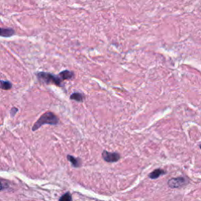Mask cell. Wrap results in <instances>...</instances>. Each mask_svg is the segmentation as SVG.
Here are the masks:
<instances>
[{"instance_id":"obj_1","label":"cell","mask_w":201,"mask_h":201,"mask_svg":"<svg viewBox=\"0 0 201 201\" xmlns=\"http://www.w3.org/2000/svg\"><path fill=\"white\" fill-rule=\"evenodd\" d=\"M59 119L57 116H55L53 112H47L46 113H44L40 118L37 120L36 124H34L32 130L34 131H36L37 129H39V127L44 124H51V125H56L58 124Z\"/></svg>"},{"instance_id":"obj_2","label":"cell","mask_w":201,"mask_h":201,"mask_svg":"<svg viewBox=\"0 0 201 201\" xmlns=\"http://www.w3.org/2000/svg\"><path fill=\"white\" fill-rule=\"evenodd\" d=\"M37 76L39 80L44 82L45 83H54L57 86L61 85L62 80L59 76H56V75H52L50 73H47V72H39L37 74Z\"/></svg>"},{"instance_id":"obj_3","label":"cell","mask_w":201,"mask_h":201,"mask_svg":"<svg viewBox=\"0 0 201 201\" xmlns=\"http://www.w3.org/2000/svg\"><path fill=\"white\" fill-rule=\"evenodd\" d=\"M189 183V180L186 177H179V178H171L168 181V186L171 188H178L187 186Z\"/></svg>"},{"instance_id":"obj_4","label":"cell","mask_w":201,"mask_h":201,"mask_svg":"<svg viewBox=\"0 0 201 201\" xmlns=\"http://www.w3.org/2000/svg\"><path fill=\"white\" fill-rule=\"evenodd\" d=\"M102 158L105 162L114 163L119 160L120 156L116 152H108L107 151H104L102 152Z\"/></svg>"},{"instance_id":"obj_5","label":"cell","mask_w":201,"mask_h":201,"mask_svg":"<svg viewBox=\"0 0 201 201\" xmlns=\"http://www.w3.org/2000/svg\"><path fill=\"white\" fill-rule=\"evenodd\" d=\"M14 34V30L13 29H3L0 28V36L2 37H10Z\"/></svg>"},{"instance_id":"obj_6","label":"cell","mask_w":201,"mask_h":201,"mask_svg":"<svg viewBox=\"0 0 201 201\" xmlns=\"http://www.w3.org/2000/svg\"><path fill=\"white\" fill-rule=\"evenodd\" d=\"M73 76H74V73L72 72H70V71H68V70L63 71L59 74V77L62 80H70V79L73 78Z\"/></svg>"},{"instance_id":"obj_7","label":"cell","mask_w":201,"mask_h":201,"mask_svg":"<svg viewBox=\"0 0 201 201\" xmlns=\"http://www.w3.org/2000/svg\"><path fill=\"white\" fill-rule=\"evenodd\" d=\"M67 158L68 160L71 162V163H72V166H73L74 168H80V166H81V164H82V163H81L80 159L75 158L74 156H72L68 155L67 156Z\"/></svg>"},{"instance_id":"obj_8","label":"cell","mask_w":201,"mask_h":201,"mask_svg":"<svg viewBox=\"0 0 201 201\" xmlns=\"http://www.w3.org/2000/svg\"><path fill=\"white\" fill-rule=\"evenodd\" d=\"M165 170H162V169H156L154 171H152L149 174V178L152 179H156L160 177V175L165 174Z\"/></svg>"},{"instance_id":"obj_9","label":"cell","mask_w":201,"mask_h":201,"mask_svg":"<svg viewBox=\"0 0 201 201\" xmlns=\"http://www.w3.org/2000/svg\"><path fill=\"white\" fill-rule=\"evenodd\" d=\"M0 88L5 90H10L11 88H12V84L10 82H8V81L0 80Z\"/></svg>"},{"instance_id":"obj_10","label":"cell","mask_w":201,"mask_h":201,"mask_svg":"<svg viewBox=\"0 0 201 201\" xmlns=\"http://www.w3.org/2000/svg\"><path fill=\"white\" fill-rule=\"evenodd\" d=\"M71 99L72 100H75L76 101L81 102L83 100V95L80 93H74L71 95Z\"/></svg>"},{"instance_id":"obj_11","label":"cell","mask_w":201,"mask_h":201,"mask_svg":"<svg viewBox=\"0 0 201 201\" xmlns=\"http://www.w3.org/2000/svg\"><path fill=\"white\" fill-rule=\"evenodd\" d=\"M59 201H72V196H71V194L69 193H66L65 195H63L60 198Z\"/></svg>"},{"instance_id":"obj_12","label":"cell","mask_w":201,"mask_h":201,"mask_svg":"<svg viewBox=\"0 0 201 201\" xmlns=\"http://www.w3.org/2000/svg\"><path fill=\"white\" fill-rule=\"evenodd\" d=\"M7 187L8 185L6 181H5L3 180H0V191L5 189V188H6Z\"/></svg>"},{"instance_id":"obj_13","label":"cell","mask_w":201,"mask_h":201,"mask_svg":"<svg viewBox=\"0 0 201 201\" xmlns=\"http://www.w3.org/2000/svg\"><path fill=\"white\" fill-rule=\"evenodd\" d=\"M12 110H13V112H11V115H12V116H14L15 112H17V108H12Z\"/></svg>"},{"instance_id":"obj_14","label":"cell","mask_w":201,"mask_h":201,"mask_svg":"<svg viewBox=\"0 0 201 201\" xmlns=\"http://www.w3.org/2000/svg\"><path fill=\"white\" fill-rule=\"evenodd\" d=\"M200 149H201V144H200Z\"/></svg>"}]
</instances>
